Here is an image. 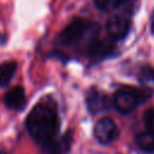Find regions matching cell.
Segmentation results:
<instances>
[{"label": "cell", "mask_w": 154, "mask_h": 154, "mask_svg": "<svg viewBox=\"0 0 154 154\" xmlns=\"http://www.w3.org/2000/svg\"><path fill=\"white\" fill-rule=\"evenodd\" d=\"M87 106L91 113H100L107 111L111 106V100L107 94L96 88H90L87 94Z\"/></svg>", "instance_id": "cell-5"}, {"label": "cell", "mask_w": 154, "mask_h": 154, "mask_svg": "<svg viewBox=\"0 0 154 154\" xmlns=\"http://www.w3.org/2000/svg\"><path fill=\"white\" fill-rule=\"evenodd\" d=\"M97 24L85 22L82 18H76L71 23H69L59 34V41L63 45H75L79 42L85 35L93 38L95 37V35H97Z\"/></svg>", "instance_id": "cell-2"}, {"label": "cell", "mask_w": 154, "mask_h": 154, "mask_svg": "<svg viewBox=\"0 0 154 154\" xmlns=\"http://www.w3.org/2000/svg\"><path fill=\"white\" fill-rule=\"evenodd\" d=\"M0 154H6V153H4V152H0Z\"/></svg>", "instance_id": "cell-17"}, {"label": "cell", "mask_w": 154, "mask_h": 154, "mask_svg": "<svg viewBox=\"0 0 154 154\" xmlns=\"http://www.w3.org/2000/svg\"><path fill=\"white\" fill-rule=\"evenodd\" d=\"M124 0H95V5L100 11H112L122 6Z\"/></svg>", "instance_id": "cell-13"}, {"label": "cell", "mask_w": 154, "mask_h": 154, "mask_svg": "<svg viewBox=\"0 0 154 154\" xmlns=\"http://www.w3.org/2000/svg\"><path fill=\"white\" fill-rule=\"evenodd\" d=\"M72 143V132L67 131L60 137H54L43 144L46 154H67Z\"/></svg>", "instance_id": "cell-8"}, {"label": "cell", "mask_w": 154, "mask_h": 154, "mask_svg": "<svg viewBox=\"0 0 154 154\" xmlns=\"http://www.w3.org/2000/svg\"><path fill=\"white\" fill-rule=\"evenodd\" d=\"M16 70L17 63L13 60H8L0 64V87H6L11 82Z\"/></svg>", "instance_id": "cell-11"}, {"label": "cell", "mask_w": 154, "mask_h": 154, "mask_svg": "<svg viewBox=\"0 0 154 154\" xmlns=\"http://www.w3.org/2000/svg\"><path fill=\"white\" fill-rule=\"evenodd\" d=\"M141 101H143L141 91L129 87L119 89L113 96V103L120 113L131 112Z\"/></svg>", "instance_id": "cell-3"}, {"label": "cell", "mask_w": 154, "mask_h": 154, "mask_svg": "<svg viewBox=\"0 0 154 154\" xmlns=\"http://www.w3.org/2000/svg\"><path fill=\"white\" fill-rule=\"evenodd\" d=\"M130 20L124 16H116L108 19L106 23V31L113 40H120L125 37L130 30Z\"/></svg>", "instance_id": "cell-7"}, {"label": "cell", "mask_w": 154, "mask_h": 154, "mask_svg": "<svg viewBox=\"0 0 154 154\" xmlns=\"http://www.w3.org/2000/svg\"><path fill=\"white\" fill-rule=\"evenodd\" d=\"M150 29H152V32L154 34V11L150 16Z\"/></svg>", "instance_id": "cell-15"}, {"label": "cell", "mask_w": 154, "mask_h": 154, "mask_svg": "<svg viewBox=\"0 0 154 154\" xmlns=\"http://www.w3.org/2000/svg\"><path fill=\"white\" fill-rule=\"evenodd\" d=\"M31 137L42 146L55 137L59 129V119L53 106L40 102L28 114L25 122Z\"/></svg>", "instance_id": "cell-1"}, {"label": "cell", "mask_w": 154, "mask_h": 154, "mask_svg": "<svg viewBox=\"0 0 154 154\" xmlns=\"http://www.w3.org/2000/svg\"><path fill=\"white\" fill-rule=\"evenodd\" d=\"M136 144L143 150L148 153H154V134L152 132H141L135 138Z\"/></svg>", "instance_id": "cell-12"}, {"label": "cell", "mask_w": 154, "mask_h": 154, "mask_svg": "<svg viewBox=\"0 0 154 154\" xmlns=\"http://www.w3.org/2000/svg\"><path fill=\"white\" fill-rule=\"evenodd\" d=\"M4 103L10 109H14V111L23 109L26 105V96H25L24 88L20 85H17L10 89L4 95Z\"/></svg>", "instance_id": "cell-9"}, {"label": "cell", "mask_w": 154, "mask_h": 154, "mask_svg": "<svg viewBox=\"0 0 154 154\" xmlns=\"http://www.w3.org/2000/svg\"><path fill=\"white\" fill-rule=\"evenodd\" d=\"M2 42H4V37L0 35V43H2Z\"/></svg>", "instance_id": "cell-16"}, {"label": "cell", "mask_w": 154, "mask_h": 154, "mask_svg": "<svg viewBox=\"0 0 154 154\" xmlns=\"http://www.w3.org/2000/svg\"><path fill=\"white\" fill-rule=\"evenodd\" d=\"M138 81L142 85V89L152 94L154 90V67L143 66L138 73Z\"/></svg>", "instance_id": "cell-10"}, {"label": "cell", "mask_w": 154, "mask_h": 154, "mask_svg": "<svg viewBox=\"0 0 154 154\" xmlns=\"http://www.w3.org/2000/svg\"><path fill=\"white\" fill-rule=\"evenodd\" d=\"M94 135L100 143L108 144L118 137L119 130L111 118H101L94 128Z\"/></svg>", "instance_id": "cell-4"}, {"label": "cell", "mask_w": 154, "mask_h": 154, "mask_svg": "<svg viewBox=\"0 0 154 154\" xmlns=\"http://www.w3.org/2000/svg\"><path fill=\"white\" fill-rule=\"evenodd\" d=\"M116 45L112 40H96L94 38L89 45V55L93 60L99 61L113 55Z\"/></svg>", "instance_id": "cell-6"}, {"label": "cell", "mask_w": 154, "mask_h": 154, "mask_svg": "<svg viewBox=\"0 0 154 154\" xmlns=\"http://www.w3.org/2000/svg\"><path fill=\"white\" fill-rule=\"evenodd\" d=\"M143 123L148 132L154 134V109H148L143 114Z\"/></svg>", "instance_id": "cell-14"}]
</instances>
